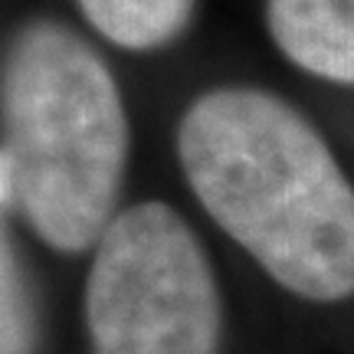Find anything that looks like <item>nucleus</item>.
Here are the masks:
<instances>
[{
  "instance_id": "nucleus-1",
  "label": "nucleus",
  "mask_w": 354,
  "mask_h": 354,
  "mask_svg": "<svg viewBox=\"0 0 354 354\" xmlns=\"http://www.w3.org/2000/svg\"><path fill=\"white\" fill-rule=\"evenodd\" d=\"M194 197L269 279L305 302L354 295V187L289 102L263 88H214L177 128Z\"/></svg>"
},
{
  "instance_id": "nucleus-2",
  "label": "nucleus",
  "mask_w": 354,
  "mask_h": 354,
  "mask_svg": "<svg viewBox=\"0 0 354 354\" xmlns=\"http://www.w3.org/2000/svg\"><path fill=\"white\" fill-rule=\"evenodd\" d=\"M0 99L10 203L53 250L95 246L128 158L125 105L109 66L76 33L33 24L7 56Z\"/></svg>"
},
{
  "instance_id": "nucleus-3",
  "label": "nucleus",
  "mask_w": 354,
  "mask_h": 354,
  "mask_svg": "<svg viewBox=\"0 0 354 354\" xmlns=\"http://www.w3.org/2000/svg\"><path fill=\"white\" fill-rule=\"evenodd\" d=\"M88 354H220L223 305L194 230L167 203L105 223L86 279Z\"/></svg>"
},
{
  "instance_id": "nucleus-4",
  "label": "nucleus",
  "mask_w": 354,
  "mask_h": 354,
  "mask_svg": "<svg viewBox=\"0 0 354 354\" xmlns=\"http://www.w3.org/2000/svg\"><path fill=\"white\" fill-rule=\"evenodd\" d=\"M266 24L302 73L354 86V0H266Z\"/></svg>"
},
{
  "instance_id": "nucleus-5",
  "label": "nucleus",
  "mask_w": 354,
  "mask_h": 354,
  "mask_svg": "<svg viewBox=\"0 0 354 354\" xmlns=\"http://www.w3.org/2000/svg\"><path fill=\"white\" fill-rule=\"evenodd\" d=\"M86 20L125 50H158L187 26L194 0H79Z\"/></svg>"
},
{
  "instance_id": "nucleus-6",
  "label": "nucleus",
  "mask_w": 354,
  "mask_h": 354,
  "mask_svg": "<svg viewBox=\"0 0 354 354\" xmlns=\"http://www.w3.org/2000/svg\"><path fill=\"white\" fill-rule=\"evenodd\" d=\"M39 325L24 269L0 220V354H37Z\"/></svg>"
}]
</instances>
